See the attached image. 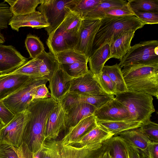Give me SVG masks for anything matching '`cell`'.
Listing matches in <instances>:
<instances>
[{
	"label": "cell",
	"instance_id": "obj_35",
	"mask_svg": "<svg viewBox=\"0 0 158 158\" xmlns=\"http://www.w3.org/2000/svg\"><path fill=\"white\" fill-rule=\"evenodd\" d=\"M25 44L30 58L32 59L36 58L45 51L44 44L40 38L31 34L27 35Z\"/></svg>",
	"mask_w": 158,
	"mask_h": 158
},
{
	"label": "cell",
	"instance_id": "obj_9",
	"mask_svg": "<svg viewBox=\"0 0 158 158\" xmlns=\"http://www.w3.org/2000/svg\"><path fill=\"white\" fill-rule=\"evenodd\" d=\"M26 118V110L15 114L13 118L0 131V143H5L15 147L20 146L22 142Z\"/></svg>",
	"mask_w": 158,
	"mask_h": 158
},
{
	"label": "cell",
	"instance_id": "obj_16",
	"mask_svg": "<svg viewBox=\"0 0 158 158\" xmlns=\"http://www.w3.org/2000/svg\"><path fill=\"white\" fill-rule=\"evenodd\" d=\"M9 25L13 30L17 32L21 27H28L38 29L49 26L45 17L38 11L23 15H13L10 20Z\"/></svg>",
	"mask_w": 158,
	"mask_h": 158
},
{
	"label": "cell",
	"instance_id": "obj_30",
	"mask_svg": "<svg viewBox=\"0 0 158 158\" xmlns=\"http://www.w3.org/2000/svg\"><path fill=\"white\" fill-rule=\"evenodd\" d=\"M103 70L112 81L117 94L128 91L123 76L121 68L118 64L104 66ZM117 95V94H116Z\"/></svg>",
	"mask_w": 158,
	"mask_h": 158
},
{
	"label": "cell",
	"instance_id": "obj_24",
	"mask_svg": "<svg viewBox=\"0 0 158 158\" xmlns=\"http://www.w3.org/2000/svg\"><path fill=\"white\" fill-rule=\"evenodd\" d=\"M46 43L49 52L55 56L70 49L60 24L48 35Z\"/></svg>",
	"mask_w": 158,
	"mask_h": 158
},
{
	"label": "cell",
	"instance_id": "obj_45",
	"mask_svg": "<svg viewBox=\"0 0 158 158\" xmlns=\"http://www.w3.org/2000/svg\"><path fill=\"white\" fill-rule=\"evenodd\" d=\"M134 13L135 16L146 24L158 23V13L147 12H137Z\"/></svg>",
	"mask_w": 158,
	"mask_h": 158
},
{
	"label": "cell",
	"instance_id": "obj_11",
	"mask_svg": "<svg viewBox=\"0 0 158 158\" xmlns=\"http://www.w3.org/2000/svg\"><path fill=\"white\" fill-rule=\"evenodd\" d=\"M69 91L93 96L108 95L102 89L98 78L89 70L85 75L72 79Z\"/></svg>",
	"mask_w": 158,
	"mask_h": 158
},
{
	"label": "cell",
	"instance_id": "obj_31",
	"mask_svg": "<svg viewBox=\"0 0 158 158\" xmlns=\"http://www.w3.org/2000/svg\"><path fill=\"white\" fill-rule=\"evenodd\" d=\"M103 143H97L77 147L68 145L62 147V158H83L91 151L98 149Z\"/></svg>",
	"mask_w": 158,
	"mask_h": 158
},
{
	"label": "cell",
	"instance_id": "obj_2",
	"mask_svg": "<svg viewBox=\"0 0 158 158\" xmlns=\"http://www.w3.org/2000/svg\"><path fill=\"white\" fill-rule=\"evenodd\" d=\"M122 74L128 91L148 94L158 98V63L130 65Z\"/></svg>",
	"mask_w": 158,
	"mask_h": 158
},
{
	"label": "cell",
	"instance_id": "obj_7",
	"mask_svg": "<svg viewBox=\"0 0 158 158\" xmlns=\"http://www.w3.org/2000/svg\"><path fill=\"white\" fill-rule=\"evenodd\" d=\"M75 0H42L37 7L45 17L49 26L45 30L49 35L62 23Z\"/></svg>",
	"mask_w": 158,
	"mask_h": 158
},
{
	"label": "cell",
	"instance_id": "obj_40",
	"mask_svg": "<svg viewBox=\"0 0 158 158\" xmlns=\"http://www.w3.org/2000/svg\"><path fill=\"white\" fill-rule=\"evenodd\" d=\"M87 63L77 62L71 64L62 65L68 74L74 78L83 76L88 72L89 70Z\"/></svg>",
	"mask_w": 158,
	"mask_h": 158
},
{
	"label": "cell",
	"instance_id": "obj_39",
	"mask_svg": "<svg viewBox=\"0 0 158 158\" xmlns=\"http://www.w3.org/2000/svg\"><path fill=\"white\" fill-rule=\"evenodd\" d=\"M102 0H76L70 10L79 13L82 17Z\"/></svg>",
	"mask_w": 158,
	"mask_h": 158
},
{
	"label": "cell",
	"instance_id": "obj_18",
	"mask_svg": "<svg viewBox=\"0 0 158 158\" xmlns=\"http://www.w3.org/2000/svg\"><path fill=\"white\" fill-rule=\"evenodd\" d=\"M97 125L95 117L92 115L81 121L74 127L69 129L60 140L62 146L71 145Z\"/></svg>",
	"mask_w": 158,
	"mask_h": 158
},
{
	"label": "cell",
	"instance_id": "obj_12",
	"mask_svg": "<svg viewBox=\"0 0 158 158\" xmlns=\"http://www.w3.org/2000/svg\"><path fill=\"white\" fill-rule=\"evenodd\" d=\"M27 61L13 46L0 44V74L10 73Z\"/></svg>",
	"mask_w": 158,
	"mask_h": 158
},
{
	"label": "cell",
	"instance_id": "obj_22",
	"mask_svg": "<svg viewBox=\"0 0 158 158\" xmlns=\"http://www.w3.org/2000/svg\"><path fill=\"white\" fill-rule=\"evenodd\" d=\"M114 135L97 125L81 137L76 143L70 145L77 147L97 143H103Z\"/></svg>",
	"mask_w": 158,
	"mask_h": 158
},
{
	"label": "cell",
	"instance_id": "obj_5",
	"mask_svg": "<svg viewBox=\"0 0 158 158\" xmlns=\"http://www.w3.org/2000/svg\"><path fill=\"white\" fill-rule=\"evenodd\" d=\"M48 79L44 77H30L19 89L2 100L4 105L15 115L26 110L32 100L37 86L46 84Z\"/></svg>",
	"mask_w": 158,
	"mask_h": 158
},
{
	"label": "cell",
	"instance_id": "obj_44",
	"mask_svg": "<svg viewBox=\"0 0 158 158\" xmlns=\"http://www.w3.org/2000/svg\"><path fill=\"white\" fill-rule=\"evenodd\" d=\"M59 102L60 103L65 112L80 102L79 95L73 92L69 91Z\"/></svg>",
	"mask_w": 158,
	"mask_h": 158
},
{
	"label": "cell",
	"instance_id": "obj_49",
	"mask_svg": "<svg viewBox=\"0 0 158 158\" xmlns=\"http://www.w3.org/2000/svg\"><path fill=\"white\" fill-rule=\"evenodd\" d=\"M12 147L19 158H34V153L25 143L22 142L18 147Z\"/></svg>",
	"mask_w": 158,
	"mask_h": 158
},
{
	"label": "cell",
	"instance_id": "obj_52",
	"mask_svg": "<svg viewBox=\"0 0 158 158\" xmlns=\"http://www.w3.org/2000/svg\"><path fill=\"white\" fill-rule=\"evenodd\" d=\"M104 149L103 144L101 148L91 151L83 158H99L100 156L103 151Z\"/></svg>",
	"mask_w": 158,
	"mask_h": 158
},
{
	"label": "cell",
	"instance_id": "obj_15",
	"mask_svg": "<svg viewBox=\"0 0 158 158\" xmlns=\"http://www.w3.org/2000/svg\"><path fill=\"white\" fill-rule=\"evenodd\" d=\"M65 111L62 106L58 102L48 119L45 132L46 139H56L60 133L65 130Z\"/></svg>",
	"mask_w": 158,
	"mask_h": 158
},
{
	"label": "cell",
	"instance_id": "obj_51",
	"mask_svg": "<svg viewBox=\"0 0 158 158\" xmlns=\"http://www.w3.org/2000/svg\"><path fill=\"white\" fill-rule=\"evenodd\" d=\"M144 151L149 158H158V142H152Z\"/></svg>",
	"mask_w": 158,
	"mask_h": 158
},
{
	"label": "cell",
	"instance_id": "obj_13",
	"mask_svg": "<svg viewBox=\"0 0 158 158\" xmlns=\"http://www.w3.org/2000/svg\"><path fill=\"white\" fill-rule=\"evenodd\" d=\"M73 78L60 64L48 80L51 97L59 102L69 91L71 81Z\"/></svg>",
	"mask_w": 158,
	"mask_h": 158
},
{
	"label": "cell",
	"instance_id": "obj_32",
	"mask_svg": "<svg viewBox=\"0 0 158 158\" xmlns=\"http://www.w3.org/2000/svg\"><path fill=\"white\" fill-rule=\"evenodd\" d=\"M61 140L45 139L39 150V158H62Z\"/></svg>",
	"mask_w": 158,
	"mask_h": 158
},
{
	"label": "cell",
	"instance_id": "obj_36",
	"mask_svg": "<svg viewBox=\"0 0 158 158\" xmlns=\"http://www.w3.org/2000/svg\"><path fill=\"white\" fill-rule=\"evenodd\" d=\"M40 59L37 57L27 61L16 70L9 73L19 74L30 77H42L39 71Z\"/></svg>",
	"mask_w": 158,
	"mask_h": 158
},
{
	"label": "cell",
	"instance_id": "obj_41",
	"mask_svg": "<svg viewBox=\"0 0 158 158\" xmlns=\"http://www.w3.org/2000/svg\"><path fill=\"white\" fill-rule=\"evenodd\" d=\"M152 141L158 142V124L150 120L142 123L139 127Z\"/></svg>",
	"mask_w": 158,
	"mask_h": 158
},
{
	"label": "cell",
	"instance_id": "obj_28",
	"mask_svg": "<svg viewBox=\"0 0 158 158\" xmlns=\"http://www.w3.org/2000/svg\"><path fill=\"white\" fill-rule=\"evenodd\" d=\"M38 57L40 59L39 71L41 76L48 80L58 68L60 64L55 55L44 51Z\"/></svg>",
	"mask_w": 158,
	"mask_h": 158
},
{
	"label": "cell",
	"instance_id": "obj_1",
	"mask_svg": "<svg viewBox=\"0 0 158 158\" xmlns=\"http://www.w3.org/2000/svg\"><path fill=\"white\" fill-rule=\"evenodd\" d=\"M58 102L51 97L32 100L26 110L27 118L22 142L34 154L41 148L45 140V132L49 116Z\"/></svg>",
	"mask_w": 158,
	"mask_h": 158
},
{
	"label": "cell",
	"instance_id": "obj_14",
	"mask_svg": "<svg viewBox=\"0 0 158 158\" xmlns=\"http://www.w3.org/2000/svg\"><path fill=\"white\" fill-rule=\"evenodd\" d=\"M83 19L79 13L70 10L60 24L70 49H74Z\"/></svg>",
	"mask_w": 158,
	"mask_h": 158
},
{
	"label": "cell",
	"instance_id": "obj_26",
	"mask_svg": "<svg viewBox=\"0 0 158 158\" xmlns=\"http://www.w3.org/2000/svg\"><path fill=\"white\" fill-rule=\"evenodd\" d=\"M103 144L111 158H129L127 144L119 136L112 137Z\"/></svg>",
	"mask_w": 158,
	"mask_h": 158
},
{
	"label": "cell",
	"instance_id": "obj_10",
	"mask_svg": "<svg viewBox=\"0 0 158 158\" xmlns=\"http://www.w3.org/2000/svg\"><path fill=\"white\" fill-rule=\"evenodd\" d=\"M93 115L97 121H132L127 107L115 98L97 109Z\"/></svg>",
	"mask_w": 158,
	"mask_h": 158
},
{
	"label": "cell",
	"instance_id": "obj_23",
	"mask_svg": "<svg viewBox=\"0 0 158 158\" xmlns=\"http://www.w3.org/2000/svg\"><path fill=\"white\" fill-rule=\"evenodd\" d=\"M118 135L123 139L128 144L143 151L145 150L152 142L139 127L124 131Z\"/></svg>",
	"mask_w": 158,
	"mask_h": 158
},
{
	"label": "cell",
	"instance_id": "obj_43",
	"mask_svg": "<svg viewBox=\"0 0 158 158\" xmlns=\"http://www.w3.org/2000/svg\"><path fill=\"white\" fill-rule=\"evenodd\" d=\"M128 15H135V14L127 3V5L122 6L110 9L107 10L105 12L103 17Z\"/></svg>",
	"mask_w": 158,
	"mask_h": 158
},
{
	"label": "cell",
	"instance_id": "obj_6",
	"mask_svg": "<svg viewBox=\"0 0 158 158\" xmlns=\"http://www.w3.org/2000/svg\"><path fill=\"white\" fill-rule=\"evenodd\" d=\"M158 63V41H141L131 46L118 64L122 68L130 65Z\"/></svg>",
	"mask_w": 158,
	"mask_h": 158
},
{
	"label": "cell",
	"instance_id": "obj_17",
	"mask_svg": "<svg viewBox=\"0 0 158 158\" xmlns=\"http://www.w3.org/2000/svg\"><path fill=\"white\" fill-rule=\"evenodd\" d=\"M97 109L91 104L79 102L65 112V130L74 127L82 119L93 115Z\"/></svg>",
	"mask_w": 158,
	"mask_h": 158
},
{
	"label": "cell",
	"instance_id": "obj_19",
	"mask_svg": "<svg viewBox=\"0 0 158 158\" xmlns=\"http://www.w3.org/2000/svg\"><path fill=\"white\" fill-rule=\"evenodd\" d=\"M30 77L19 74H0V101L19 89Z\"/></svg>",
	"mask_w": 158,
	"mask_h": 158
},
{
	"label": "cell",
	"instance_id": "obj_34",
	"mask_svg": "<svg viewBox=\"0 0 158 158\" xmlns=\"http://www.w3.org/2000/svg\"><path fill=\"white\" fill-rule=\"evenodd\" d=\"M127 2L134 12H147L158 13V0H128Z\"/></svg>",
	"mask_w": 158,
	"mask_h": 158
},
{
	"label": "cell",
	"instance_id": "obj_54",
	"mask_svg": "<svg viewBox=\"0 0 158 158\" xmlns=\"http://www.w3.org/2000/svg\"><path fill=\"white\" fill-rule=\"evenodd\" d=\"M4 125L2 122L0 120V131L2 128L4 126Z\"/></svg>",
	"mask_w": 158,
	"mask_h": 158
},
{
	"label": "cell",
	"instance_id": "obj_21",
	"mask_svg": "<svg viewBox=\"0 0 158 158\" xmlns=\"http://www.w3.org/2000/svg\"><path fill=\"white\" fill-rule=\"evenodd\" d=\"M135 32L130 30L123 33L110 45L109 59L114 58L120 60L123 58L131 48V43Z\"/></svg>",
	"mask_w": 158,
	"mask_h": 158
},
{
	"label": "cell",
	"instance_id": "obj_42",
	"mask_svg": "<svg viewBox=\"0 0 158 158\" xmlns=\"http://www.w3.org/2000/svg\"><path fill=\"white\" fill-rule=\"evenodd\" d=\"M98 79L102 89L106 94L114 96L116 95L117 93L112 81L103 70H102L100 76Z\"/></svg>",
	"mask_w": 158,
	"mask_h": 158
},
{
	"label": "cell",
	"instance_id": "obj_29",
	"mask_svg": "<svg viewBox=\"0 0 158 158\" xmlns=\"http://www.w3.org/2000/svg\"><path fill=\"white\" fill-rule=\"evenodd\" d=\"M10 5L13 15H23L36 11L42 0H4Z\"/></svg>",
	"mask_w": 158,
	"mask_h": 158
},
{
	"label": "cell",
	"instance_id": "obj_27",
	"mask_svg": "<svg viewBox=\"0 0 158 158\" xmlns=\"http://www.w3.org/2000/svg\"><path fill=\"white\" fill-rule=\"evenodd\" d=\"M127 3V1L124 0H102L96 6L85 14L83 19H100L103 17L107 10L122 6Z\"/></svg>",
	"mask_w": 158,
	"mask_h": 158
},
{
	"label": "cell",
	"instance_id": "obj_47",
	"mask_svg": "<svg viewBox=\"0 0 158 158\" xmlns=\"http://www.w3.org/2000/svg\"><path fill=\"white\" fill-rule=\"evenodd\" d=\"M15 114L0 101V120L4 125L7 124L14 117Z\"/></svg>",
	"mask_w": 158,
	"mask_h": 158
},
{
	"label": "cell",
	"instance_id": "obj_48",
	"mask_svg": "<svg viewBox=\"0 0 158 158\" xmlns=\"http://www.w3.org/2000/svg\"><path fill=\"white\" fill-rule=\"evenodd\" d=\"M51 97V94L46 84H43L37 86L33 92L32 100L43 99Z\"/></svg>",
	"mask_w": 158,
	"mask_h": 158
},
{
	"label": "cell",
	"instance_id": "obj_38",
	"mask_svg": "<svg viewBox=\"0 0 158 158\" xmlns=\"http://www.w3.org/2000/svg\"><path fill=\"white\" fill-rule=\"evenodd\" d=\"M79 101L87 103L99 108L111 99L114 98V95H106L93 96L79 94Z\"/></svg>",
	"mask_w": 158,
	"mask_h": 158
},
{
	"label": "cell",
	"instance_id": "obj_20",
	"mask_svg": "<svg viewBox=\"0 0 158 158\" xmlns=\"http://www.w3.org/2000/svg\"><path fill=\"white\" fill-rule=\"evenodd\" d=\"M110 47L106 44L92 52L88 58L89 70L98 78L101 74L104 64L109 59Z\"/></svg>",
	"mask_w": 158,
	"mask_h": 158
},
{
	"label": "cell",
	"instance_id": "obj_46",
	"mask_svg": "<svg viewBox=\"0 0 158 158\" xmlns=\"http://www.w3.org/2000/svg\"><path fill=\"white\" fill-rule=\"evenodd\" d=\"M0 158H19L12 147L5 143H0Z\"/></svg>",
	"mask_w": 158,
	"mask_h": 158
},
{
	"label": "cell",
	"instance_id": "obj_33",
	"mask_svg": "<svg viewBox=\"0 0 158 158\" xmlns=\"http://www.w3.org/2000/svg\"><path fill=\"white\" fill-rule=\"evenodd\" d=\"M55 56L59 63L62 65L77 62H88V59L85 56L73 49L60 52Z\"/></svg>",
	"mask_w": 158,
	"mask_h": 158
},
{
	"label": "cell",
	"instance_id": "obj_4",
	"mask_svg": "<svg viewBox=\"0 0 158 158\" xmlns=\"http://www.w3.org/2000/svg\"><path fill=\"white\" fill-rule=\"evenodd\" d=\"M115 98L127 107L133 121H149L155 111L152 96L148 94L127 91L117 94Z\"/></svg>",
	"mask_w": 158,
	"mask_h": 158
},
{
	"label": "cell",
	"instance_id": "obj_53",
	"mask_svg": "<svg viewBox=\"0 0 158 158\" xmlns=\"http://www.w3.org/2000/svg\"><path fill=\"white\" fill-rule=\"evenodd\" d=\"M104 150L101 153L99 158H111L109 152L105 150L104 147Z\"/></svg>",
	"mask_w": 158,
	"mask_h": 158
},
{
	"label": "cell",
	"instance_id": "obj_3",
	"mask_svg": "<svg viewBox=\"0 0 158 158\" xmlns=\"http://www.w3.org/2000/svg\"><path fill=\"white\" fill-rule=\"evenodd\" d=\"M145 24L135 15L101 18L93 43L92 52L104 44L110 45L123 33L130 30L135 31Z\"/></svg>",
	"mask_w": 158,
	"mask_h": 158
},
{
	"label": "cell",
	"instance_id": "obj_50",
	"mask_svg": "<svg viewBox=\"0 0 158 158\" xmlns=\"http://www.w3.org/2000/svg\"><path fill=\"white\" fill-rule=\"evenodd\" d=\"M127 147L129 158H149L144 151L133 147L128 144Z\"/></svg>",
	"mask_w": 158,
	"mask_h": 158
},
{
	"label": "cell",
	"instance_id": "obj_37",
	"mask_svg": "<svg viewBox=\"0 0 158 158\" xmlns=\"http://www.w3.org/2000/svg\"><path fill=\"white\" fill-rule=\"evenodd\" d=\"M13 14L8 4L4 0L0 2V44L5 41L2 31L7 28L9 23Z\"/></svg>",
	"mask_w": 158,
	"mask_h": 158
},
{
	"label": "cell",
	"instance_id": "obj_8",
	"mask_svg": "<svg viewBox=\"0 0 158 158\" xmlns=\"http://www.w3.org/2000/svg\"><path fill=\"white\" fill-rule=\"evenodd\" d=\"M100 23L99 19H83L74 49L88 59L91 54L93 43Z\"/></svg>",
	"mask_w": 158,
	"mask_h": 158
},
{
	"label": "cell",
	"instance_id": "obj_25",
	"mask_svg": "<svg viewBox=\"0 0 158 158\" xmlns=\"http://www.w3.org/2000/svg\"><path fill=\"white\" fill-rule=\"evenodd\" d=\"M97 124L103 129L117 136L119 133L130 129L140 127L141 122L131 120L97 121Z\"/></svg>",
	"mask_w": 158,
	"mask_h": 158
}]
</instances>
